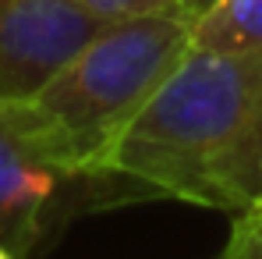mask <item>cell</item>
<instances>
[{
  "mask_svg": "<svg viewBox=\"0 0 262 259\" xmlns=\"http://www.w3.org/2000/svg\"><path fill=\"white\" fill-rule=\"evenodd\" d=\"M99 18L128 22V18H149V14H181V0H71Z\"/></svg>",
  "mask_w": 262,
  "mask_h": 259,
  "instance_id": "cell-7",
  "label": "cell"
},
{
  "mask_svg": "<svg viewBox=\"0 0 262 259\" xmlns=\"http://www.w3.org/2000/svg\"><path fill=\"white\" fill-rule=\"evenodd\" d=\"M99 177L216 213L262 206V53L188 43L106 153Z\"/></svg>",
  "mask_w": 262,
  "mask_h": 259,
  "instance_id": "cell-1",
  "label": "cell"
},
{
  "mask_svg": "<svg viewBox=\"0 0 262 259\" xmlns=\"http://www.w3.org/2000/svg\"><path fill=\"white\" fill-rule=\"evenodd\" d=\"M184 50L188 18L181 14L114 22L36 92L0 99V110L46 160L78 177H99L106 153Z\"/></svg>",
  "mask_w": 262,
  "mask_h": 259,
  "instance_id": "cell-2",
  "label": "cell"
},
{
  "mask_svg": "<svg viewBox=\"0 0 262 259\" xmlns=\"http://www.w3.org/2000/svg\"><path fill=\"white\" fill-rule=\"evenodd\" d=\"M110 25L71 0H0V99L36 92Z\"/></svg>",
  "mask_w": 262,
  "mask_h": 259,
  "instance_id": "cell-3",
  "label": "cell"
},
{
  "mask_svg": "<svg viewBox=\"0 0 262 259\" xmlns=\"http://www.w3.org/2000/svg\"><path fill=\"white\" fill-rule=\"evenodd\" d=\"M0 259H18V256H14V252H11L7 245H0Z\"/></svg>",
  "mask_w": 262,
  "mask_h": 259,
  "instance_id": "cell-9",
  "label": "cell"
},
{
  "mask_svg": "<svg viewBox=\"0 0 262 259\" xmlns=\"http://www.w3.org/2000/svg\"><path fill=\"white\" fill-rule=\"evenodd\" d=\"M209 4H213V0H181V18H188V22H191V18H195V14H202Z\"/></svg>",
  "mask_w": 262,
  "mask_h": 259,
  "instance_id": "cell-8",
  "label": "cell"
},
{
  "mask_svg": "<svg viewBox=\"0 0 262 259\" xmlns=\"http://www.w3.org/2000/svg\"><path fill=\"white\" fill-rule=\"evenodd\" d=\"M96 181L103 177H78L46 160L0 110V245H7L18 259H32L75 188Z\"/></svg>",
  "mask_w": 262,
  "mask_h": 259,
  "instance_id": "cell-4",
  "label": "cell"
},
{
  "mask_svg": "<svg viewBox=\"0 0 262 259\" xmlns=\"http://www.w3.org/2000/svg\"><path fill=\"white\" fill-rule=\"evenodd\" d=\"M213 259H262V206L234 213L230 234Z\"/></svg>",
  "mask_w": 262,
  "mask_h": 259,
  "instance_id": "cell-6",
  "label": "cell"
},
{
  "mask_svg": "<svg viewBox=\"0 0 262 259\" xmlns=\"http://www.w3.org/2000/svg\"><path fill=\"white\" fill-rule=\"evenodd\" d=\"M188 43L216 53H262V0H213L188 22Z\"/></svg>",
  "mask_w": 262,
  "mask_h": 259,
  "instance_id": "cell-5",
  "label": "cell"
}]
</instances>
